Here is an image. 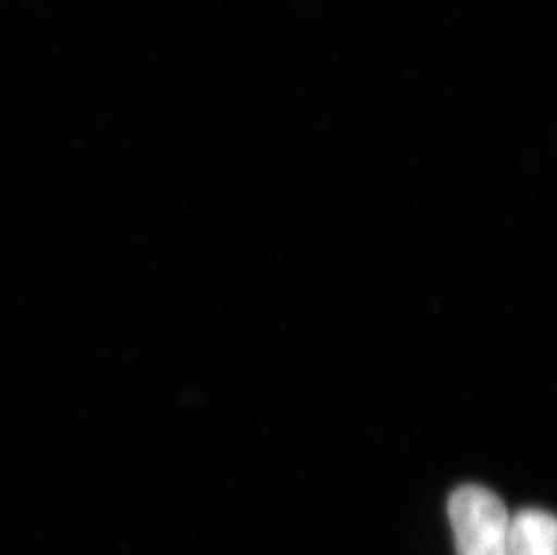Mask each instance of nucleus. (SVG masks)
Returning <instances> with one entry per match:
<instances>
[{"label": "nucleus", "instance_id": "nucleus-1", "mask_svg": "<svg viewBox=\"0 0 557 555\" xmlns=\"http://www.w3.org/2000/svg\"><path fill=\"white\" fill-rule=\"evenodd\" d=\"M447 514L457 555H505L510 516L493 491L463 485L451 494Z\"/></svg>", "mask_w": 557, "mask_h": 555}, {"label": "nucleus", "instance_id": "nucleus-2", "mask_svg": "<svg viewBox=\"0 0 557 555\" xmlns=\"http://www.w3.org/2000/svg\"><path fill=\"white\" fill-rule=\"evenodd\" d=\"M505 555H557V523L553 514L525 508L510 518Z\"/></svg>", "mask_w": 557, "mask_h": 555}]
</instances>
